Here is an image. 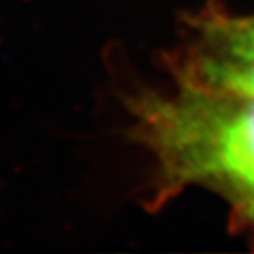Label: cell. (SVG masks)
<instances>
[{"label":"cell","instance_id":"6da1fadb","mask_svg":"<svg viewBox=\"0 0 254 254\" xmlns=\"http://www.w3.org/2000/svg\"><path fill=\"white\" fill-rule=\"evenodd\" d=\"M129 111L155 160V203L191 184L223 187L238 201L254 191V99L175 79L135 94Z\"/></svg>","mask_w":254,"mask_h":254},{"label":"cell","instance_id":"7a4b0ae2","mask_svg":"<svg viewBox=\"0 0 254 254\" xmlns=\"http://www.w3.org/2000/svg\"><path fill=\"white\" fill-rule=\"evenodd\" d=\"M170 71L175 79L200 88L254 99V60L189 45L184 55L172 62Z\"/></svg>","mask_w":254,"mask_h":254},{"label":"cell","instance_id":"3957f363","mask_svg":"<svg viewBox=\"0 0 254 254\" xmlns=\"http://www.w3.org/2000/svg\"><path fill=\"white\" fill-rule=\"evenodd\" d=\"M190 45L254 60V17H228L216 12L198 15L191 23Z\"/></svg>","mask_w":254,"mask_h":254},{"label":"cell","instance_id":"277c9868","mask_svg":"<svg viewBox=\"0 0 254 254\" xmlns=\"http://www.w3.org/2000/svg\"><path fill=\"white\" fill-rule=\"evenodd\" d=\"M238 203H241L243 208H245V210L250 213L251 216L254 215V191L250 193V195H246L245 198H241V200L238 201Z\"/></svg>","mask_w":254,"mask_h":254}]
</instances>
